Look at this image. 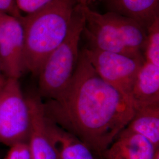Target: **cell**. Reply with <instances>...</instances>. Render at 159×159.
I'll return each instance as SVG.
<instances>
[{"mask_svg":"<svg viewBox=\"0 0 159 159\" xmlns=\"http://www.w3.org/2000/svg\"><path fill=\"white\" fill-rule=\"evenodd\" d=\"M84 24V16L77 4L66 39L46 59L37 75L38 94L42 99L56 98L70 83L79 59Z\"/></svg>","mask_w":159,"mask_h":159,"instance_id":"4","label":"cell"},{"mask_svg":"<svg viewBox=\"0 0 159 159\" xmlns=\"http://www.w3.org/2000/svg\"><path fill=\"white\" fill-rule=\"evenodd\" d=\"M108 11L133 18L148 29L159 18V0H106Z\"/></svg>","mask_w":159,"mask_h":159,"instance_id":"12","label":"cell"},{"mask_svg":"<svg viewBox=\"0 0 159 159\" xmlns=\"http://www.w3.org/2000/svg\"><path fill=\"white\" fill-rule=\"evenodd\" d=\"M7 77L3 73L2 70L0 69V92L1 91V89H2V88L4 85L5 81H6Z\"/></svg>","mask_w":159,"mask_h":159,"instance_id":"18","label":"cell"},{"mask_svg":"<svg viewBox=\"0 0 159 159\" xmlns=\"http://www.w3.org/2000/svg\"><path fill=\"white\" fill-rule=\"evenodd\" d=\"M4 159H33L29 142L17 143L10 146Z\"/></svg>","mask_w":159,"mask_h":159,"instance_id":"16","label":"cell"},{"mask_svg":"<svg viewBox=\"0 0 159 159\" xmlns=\"http://www.w3.org/2000/svg\"><path fill=\"white\" fill-rule=\"evenodd\" d=\"M98 75L130 98L137 75L145 60L89 47L83 50Z\"/></svg>","mask_w":159,"mask_h":159,"instance_id":"6","label":"cell"},{"mask_svg":"<svg viewBox=\"0 0 159 159\" xmlns=\"http://www.w3.org/2000/svg\"><path fill=\"white\" fill-rule=\"evenodd\" d=\"M21 18L0 13V68L7 77L17 79L25 71Z\"/></svg>","mask_w":159,"mask_h":159,"instance_id":"7","label":"cell"},{"mask_svg":"<svg viewBox=\"0 0 159 159\" xmlns=\"http://www.w3.org/2000/svg\"><path fill=\"white\" fill-rule=\"evenodd\" d=\"M0 13L19 18L23 17L17 9L15 0H0Z\"/></svg>","mask_w":159,"mask_h":159,"instance_id":"17","label":"cell"},{"mask_svg":"<svg viewBox=\"0 0 159 159\" xmlns=\"http://www.w3.org/2000/svg\"><path fill=\"white\" fill-rule=\"evenodd\" d=\"M31 116L19 79L7 77L0 92V143L7 146L29 142Z\"/></svg>","mask_w":159,"mask_h":159,"instance_id":"5","label":"cell"},{"mask_svg":"<svg viewBox=\"0 0 159 159\" xmlns=\"http://www.w3.org/2000/svg\"><path fill=\"white\" fill-rule=\"evenodd\" d=\"M80 7L84 18L83 33L89 40L90 47L144 57L148 29L142 24L114 12L100 13L87 5Z\"/></svg>","mask_w":159,"mask_h":159,"instance_id":"3","label":"cell"},{"mask_svg":"<svg viewBox=\"0 0 159 159\" xmlns=\"http://www.w3.org/2000/svg\"><path fill=\"white\" fill-rule=\"evenodd\" d=\"M143 57L146 61L159 66V18L148 29Z\"/></svg>","mask_w":159,"mask_h":159,"instance_id":"14","label":"cell"},{"mask_svg":"<svg viewBox=\"0 0 159 159\" xmlns=\"http://www.w3.org/2000/svg\"><path fill=\"white\" fill-rule=\"evenodd\" d=\"M31 116L29 143L33 159H59L46 127L43 102L39 94L26 97Z\"/></svg>","mask_w":159,"mask_h":159,"instance_id":"8","label":"cell"},{"mask_svg":"<svg viewBox=\"0 0 159 159\" xmlns=\"http://www.w3.org/2000/svg\"><path fill=\"white\" fill-rule=\"evenodd\" d=\"M77 4L75 0H56L40 11L23 16L25 71L38 75L46 59L66 39Z\"/></svg>","mask_w":159,"mask_h":159,"instance_id":"2","label":"cell"},{"mask_svg":"<svg viewBox=\"0 0 159 159\" xmlns=\"http://www.w3.org/2000/svg\"><path fill=\"white\" fill-rule=\"evenodd\" d=\"M125 129L142 136L159 148V103L136 109Z\"/></svg>","mask_w":159,"mask_h":159,"instance_id":"13","label":"cell"},{"mask_svg":"<svg viewBox=\"0 0 159 159\" xmlns=\"http://www.w3.org/2000/svg\"><path fill=\"white\" fill-rule=\"evenodd\" d=\"M46 121L47 130L57 150L58 159H96L91 148L77 137L65 130L46 116Z\"/></svg>","mask_w":159,"mask_h":159,"instance_id":"11","label":"cell"},{"mask_svg":"<svg viewBox=\"0 0 159 159\" xmlns=\"http://www.w3.org/2000/svg\"><path fill=\"white\" fill-rule=\"evenodd\" d=\"M56 0H15L17 9L25 16L33 14L50 6Z\"/></svg>","mask_w":159,"mask_h":159,"instance_id":"15","label":"cell"},{"mask_svg":"<svg viewBox=\"0 0 159 159\" xmlns=\"http://www.w3.org/2000/svg\"><path fill=\"white\" fill-rule=\"evenodd\" d=\"M43 106L47 119L77 137L100 157L135 112L130 98L98 75L83 50L66 89Z\"/></svg>","mask_w":159,"mask_h":159,"instance_id":"1","label":"cell"},{"mask_svg":"<svg viewBox=\"0 0 159 159\" xmlns=\"http://www.w3.org/2000/svg\"><path fill=\"white\" fill-rule=\"evenodd\" d=\"M130 98L134 110L159 103V66L144 61L131 89Z\"/></svg>","mask_w":159,"mask_h":159,"instance_id":"10","label":"cell"},{"mask_svg":"<svg viewBox=\"0 0 159 159\" xmlns=\"http://www.w3.org/2000/svg\"><path fill=\"white\" fill-rule=\"evenodd\" d=\"M75 2L80 5H85V0H75Z\"/></svg>","mask_w":159,"mask_h":159,"instance_id":"19","label":"cell"},{"mask_svg":"<svg viewBox=\"0 0 159 159\" xmlns=\"http://www.w3.org/2000/svg\"><path fill=\"white\" fill-rule=\"evenodd\" d=\"M153 159H159V149L157 150V152H156Z\"/></svg>","mask_w":159,"mask_h":159,"instance_id":"20","label":"cell"},{"mask_svg":"<svg viewBox=\"0 0 159 159\" xmlns=\"http://www.w3.org/2000/svg\"><path fill=\"white\" fill-rule=\"evenodd\" d=\"M145 137L124 129L102 154L104 159H153L159 150Z\"/></svg>","mask_w":159,"mask_h":159,"instance_id":"9","label":"cell"},{"mask_svg":"<svg viewBox=\"0 0 159 159\" xmlns=\"http://www.w3.org/2000/svg\"><path fill=\"white\" fill-rule=\"evenodd\" d=\"M96 0H85V5L87 6H89L90 4L92 2H94Z\"/></svg>","mask_w":159,"mask_h":159,"instance_id":"21","label":"cell"}]
</instances>
